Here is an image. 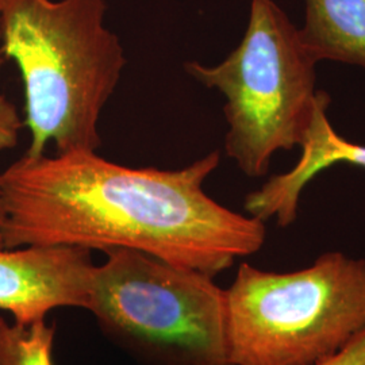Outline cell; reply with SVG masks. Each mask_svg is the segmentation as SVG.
<instances>
[{
    "mask_svg": "<svg viewBox=\"0 0 365 365\" xmlns=\"http://www.w3.org/2000/svg\"><path fill=\"white\" fill-rule=\"evenodd\" d=\"M220 161L215 150L184 168L157 170L93 150L24 155L0 173L3 248L133 249L215 277L267 238L264 222L206 194Z\"/></svg>",
    "mask_w": 365,
    "mask_h": 365,
    "instance_id": "obj_1",
    "label": "cell"
},
{
    "mask_svg": "<svg viewBox=\"0 0 365 365\" xmlns=\"http://www.w3.org/2000/svg\"><path fill=\"white\" fill-rule=\"evenodd\" d=\"M106 13V0H1L0 53L24 81L27 156L102 144L101 115L126 66Z\"/></svg>",
    "mask_w": 365,
    "mask_h": 365,
    "instance_id": "obj_2",
    "label": "cell"
},
{
    "mask_svg": "<svg viewBox=\"0 0 365 365\" xmlns=\"http://www.w3.org/2000/svg\"><path fill=\"white\" fill-rule=\"evenodd\" d=\"M226 294L232 365H315L365 330V260L339 252L277 274L244 262Z\"/></svg>",
    "mask_w": 365,
    "mask_h": 365,
    "instance_id": "obj_3",
    "label": "cell"
},
{
    "mask_svg": "<svg viewBox=\"0 0 365 365\" xmlns=\"http://www.w3.org/2000/svg\"><path fill=\"white\" fill-rule=\"evenodd\" d=\"M315 66L284 10L274 0H250L235 51L217 66L187 61L184 69L225 96V152L247 176L261 178L276 152L302 144L318 92Z\"/></svg>",
    "mask_w": 365,
    "mask_h": 365,
    "instance_id": "obj_4",
    "label": "cell"
},
{
    "mask_svg": "<svg viewBox=\"0 0 365 365\" xmlns=\"http://www.w3.org/2000/svg\"><path fill=\"white\" fill-rule=\"evenodd\" d=\"M106 256L87 310L108 339L148 365H232L214 277L133 249Z\"/></svg>",
    "mask_w": 365,
    "mask_h": 365,
    "instance_id": "obj_5",
    "label": "cell"
},
{
    "mask_svg": "<svg viewBox=\"0 0 365 365\" xmlns=\"http://www.w3.org/2000/svg\"><path fill=\"white\" fill-rule=\"evenodd\" d=\"M93 268L88 249L0 248V310L19 324L46 319L60 307L87 310Z\"/></svg>",
    "mask_w": 365,
    "mask_h": 365,
    "instance_id": "obj_6",
    "label": "cell"
},
{
    "mask_svg": "<svg viewBox=\"0 0 365 365\" xmlns=\"http://www.w3.org/2000/svg\"><path fill=\"white\" fill-rule=\"evenodd\" d=\"M330 96L317 92L313 114L302 140L298 164L286 173L272 176L259 190L245 197L248 215L264 222L274 218L287 227L298 218L300 195L314 178L336 164H349L365 170V145L354 144L339 135L327 118Z\"/></svg>",
    "mask_w": 365,
    "mask_h": 365,
    "instance_id": "obj_7",
    "label": "cell"
},
{
    "mask_svg": "<svg viewBox=\"0 0 365 365\" xmlns=\"http://www.w3.org/2000/svg\"><path fill=\"white\" fill-rule=\"evenodd\" d=\"M300 39L314 60L365 68V0H304Z\"/></svg>",
    "mask_w": 365,
    "mask_h": 365,
    "instance_id": "obj_8",
    "label": "cell"
},
{
    "mask_svg": "<svg viewBox=\"0 0 365 365\" xmlns=\"http://www.w3.org/2000/svg\"><path fill=\"white\" fill-rule=\"evenodd\" d=\"M54 334L46 319L9 324L0 318V365H54Z\"/></svg>",
    "mask_w": 365,
    "mask_h": 365,
    "instance_id": "obj_9",
    "label": "cell"
},
{
    "mask_svg": "<svg viewBox=\"0 0 365 365\" xmlns=\"http://www.w3.org/2000/svg\"><path fill=\"white\" fill-rule=\"evenodd\" d=\"M3 58L0 57V66ZM25 126L15 106L0 93V152L13 149L19 141V133Z\"/></svg>",
    "mask_w": 365,
    "mask_h": 365,
    "instance_id": "obj_10",
    "label": "cell"
},
{
    "mask_svg": "<svg viewBox=\"0 0 365 365\" xmlns=\"http://www.w3.org/2000/svg\"><path fill=\"white\" fill-rule=\"evenodd\" d=\"M315 365H365V330L341 351Z\"/></svg>",
    "mask_w": 365,
    "mask_h": 365,
    "instance_id": "obj_11",
    "label": "cell"
},
{
    "mask_svg": "<svg viewBox=\"0 0 365 365\" xmlns=\"http://www.w3.org/2000/svg\"><path fill=\"white\" fill-rule=\"evenodd\" d=\"M3 225H4V209H3L1 195H0V248H3Z\"/></svg>",
    "mask_w": 365,
    "mask_h": 365,
    "instance_id": "obj_12",
    "label": "cell"
},
{
    "mask_svg": "<svg viewBox=\"0 0 365 365\" xmlns=\"http://www.w3.org/2000/svg\"><path fill=\"white\" fill-rule=\"evenodd\" d=\"M0 13H1V0H0ZM0 38H1V29H0Z\"/></svg>",
    "mask_w": 365,
    "mask_h": 365,
    "instance_id": "obj_13",
    "label": "cell"
}]
</instances>
